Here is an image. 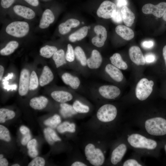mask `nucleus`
Segmentation results:
<instances>
[{"instance_id": "nucleus-1", "label": "nucleus", "mask_w": 166, "mask_h": 166, "mask_svg": "<svg viewBox=\"0 0 166 166\" xmlns=\"http://www.w3.org/2000/svg\"><path fill=\"white\" fill-rule=\"evenodd\" d=\"M145 128L150 135L162 136L166 135V119L156 117L147 120L145 122Z\"/></svg>"}, {"instance_id": "nucleus-2", "label": "nucleus", "mask_w": 166, "mask_h": 166, "mask_svg": "<svg viewBox=\"0 0 166 166\" xmlns=\"http://www.w3.org/2000/svg\"><path fill=\"white\" fill-rule=\"evenodd\" d=\"M127 140L131 146L136 148L153 150L157 145L155 140L138 133L130 135L127 138Z\"/></svg>"}, {"instance_id": "nucleus-3", "label": "nucleus", "mask_w": 166, "mask_h": 166, "mask_svg": "<svg viewBox=\"0 0 166 166\" xmlns=\"http://www.w3.org/2000/svg\"><path fill=\"white\" fill-rule=\"evenodd\" d=\"M85 154L87 160L92 165L100 166L104 162L105 157L101 150L96 148L93 144L89 143L85 147Z\"/></svg>"}, {"instance_id": "nucleus-4", "label": "nucleus", "mask_w": 166, "mask_h": 166, "mask_svg": "<svg viewBox=\"0 0 166 166\" xmlns=\"http://www.w3.org/2000/svg\"><path fill=\"white\" fill-rule=\"evenodd\" d=\"M154 83L152 80H148L144 78L137 83L135 89V94L137 99L140 101L147 99L152 93Z\"/></svg>"}, {"instance_id": "nucleus-5", "label": "nucleus", "mask_w": 166, "mask_h": 166, "mask_svg": "<svg viewBox=\"0 0 166 166\" xmlns=\"http://www.w3.org/2000/svg\"><path fill=\"white\" fill-rule=\"evenodd\" d=\"M116 107L110 104L104 105L98 109L97 117L98 119L103 122H109L114 120L117 114Z\"/></svg>"}, {"instance_id": "nucleus-6", "label": "nucleus", "mask_w": 166, "mask_h": 166, "mask_svg": "<svg viewBox=\"0 0 166 166\" xmlns=\"http://www.w3.org/2000/svg\"><path fill=\"white\" fill-rule=\"evenodd\" d=\"M28 24L25 22L15 21L9 24L6 28V33L13 36L19 38L26 36L28 33Z\"/></svg>"}, {"instance_id": "nucleus-7", "label": "nucleus", "mask_w": 166, "mask_h": 166, "mask_svg": "<svg viewBox=\"0 0 166 166\" xmlns=\"http://www.w3.org/2000/svg\"><path fill=\"white\" fill-rule=\"evenodd\" d=\"M116 10L114 3L109 1H105L101 4L97 13L99 17L109 19L112 18Z\"/></svg>"}, {"instance_id": "nucleus-8", "label": "nucleus", "mask_w": 166, "mask_h": 166, "mask_svg": "<svg viewBox=\"0 0 166 166\" xmlns=\"http://www.w3.org/2000/svg\"><path fill=\"white\" fill-rule=\"evenodd\" d=\"M142 10L145 14H152L155 17L160 18L163 16L166 10V2H161L156 5L146 4L143 6Z\"/></svg>"}, {"instance_id": "nucleus-9", "label": "nucleus", "mask_w": 166, "mask_h": 166, "mask_svg": "<svg viewBox=\"0 0 166 166\" xmlns=\"http://www.w3.org/2000/svg\"><path fill=\"white\" fill-rule=\"evenodd\" d=\"M100 94L108 99H115L120 94L121 90L117 87L113 85H104L100 87L98 90Z\"/></svg>"}, {"instance_id": "nucleus-10", "label": "nucleus", "mask_w": 166, "mask_h": 166, "mask_svg": "<svg viewBox=\"0 0 166 166\" xmlns=\"http://www.w3.org/2000/svg\"><path fill=\"white\" fill-rule=\"evenodd\" d=\"M94 31L97 36L92 39L93 44L98 47L103 46L107 38V32L106 29L101 25H97L94 28Z\"/></svg>"}, {"instance_id": "nucleus-11", "label": "nucleus", "mask_w": 166, "mask_h": 166, "mask_svg": "<svg viewBox=\"0 0 166 166\" xmlns=\"http://www.w3.org/2000/svg\"><path fill=\"white\" fill-rule=\"evenodd\" d=\"M30 76L28 70L26 69L22 70L20 75L18 88V93L21 96H24L28 93Z\"/></svg>"}, {"instance_id": "nucleus-12", "label": "nucleus", "mask_w": 166, "mask_h": 166, "mask_svg": "<svg viewBox=\"0 0 166 166\" xmlns=\"http://www.w3.org/2000/svg\"><path fill=\"white\" fill-rule=\"evenodd\" d=\"M129 54L131 60L137 65H144L146 62L142 52L138 46H133L129 50Z\"/></svg>"}, {"instance_id": "nucleus-13", "label": "nucleus", "mask_w": 166, "mask_h": 166, "mask_svg": "<svg viewBox=\"0 0 166 166\" xmlns=\"http://www.w3.org/2000/svg\"><path fill=\"white\" fill-rule=\"evenodd\" d=\"M127 149V146L124 144H121L116 147L111 154V163L113 164L116 165L120 162L124 155Z\"/></svg>"}, {"instance_id": "nucleus-14", "label": "nucleus", "mask_w": 166, "mask_h": 166, "mask_svg": "<svg viewBox=\"0 0 166 166\" xmlns=\"http://www.w3.org/2000/svg\"><path fill=\"white\" fill-rule=\"evenodd\" d=\"M102 61V57L99 52L94 49L92 51L90 57L87 60V65L90 69H97L101 66Z\"/></svg>"}, {"instance_id": "nucleus-15", "label": "nucleus", "mask_w": 166, "mask_h": 166, "mask_svg": "<svg viewBox=\"0 0 166 166\" xmlns=\"http://www.w3.org/2000/svg\"><path fill=\"white\" fill-rule=\"evenodd\" d=\"M15 13L25 18L31 19L34 18V12L30 8L21 5H16L13 8Z\"/></svg>"}, {"instance_id": "nucleus-16", "label": "nucleus", "mask_w": 166, "mask_h": 166, "mask_svg": "<svg viewBox=\"0 0 166 166\" xmlns=\"http://www.w3.org/2000/svg\"><path fill=\"white\" fill-rule=\"evenodd\" d=\"M105 71L114 80L118 82L122 81L123 75L120 69L113 65L108 64L105 66Z\"/></svg>"}, {"instance_id": "nucleus-17", "label": "nucleus", "mask_w": 166, "mask_h": 166, "mask_svg": "<svg viewBox=\"0 0 166 166\" xmlns=\"http://www.w3.org/2000/svg\"><path fill=\"white\" fill-rule=\"evenodd\" d=\"M116 33L124 39L130 40L132 39L134 36V34L133 30L123 25L117 26L115 28Z\"/></svg>"}, {"instance_id": "nucleus-18", "label": "nucleus", "mask_w": 166, "mask_h": 166, "mask_svg": "<svg viewBox=\"0 0 166 166\" xmlns=\"http://www.w3.org/2000/svg\"><path fill=\"white\" fill-rule=\"evenodd\" d=\"M79 20L71 18L68 19L65 22L59 26V31L62 34H65L69 32L71 28L75 27L80 24Z\"/></svg>"}, {"instance_id": "nucleus-19", "label": "nucleus", "mask_w": 166, "mask_h": 166, "mask_svg": "<svg viewBox=\"0 0 166 166\" xmlns=\"http://www.w3.org/2000/svg\"><path fill=\"white\" fill-rule=\"evenodd\" d=\"M54 15L49 9L46 10L42 14L39 26L41 29L46 28L49 26L54 20Z\"/></svg>"}, {"instance_id": "nucleus-20", "label": "nucleus", "mask_w": 166, "mask_h": 166, "mask_svg": "<svg viewBox=\"0 0 166 166\" xmlns=\"http://www.w3.org/2000/svg\"><path fill=\"white\" fill-rule=\"evenodd\" d=\"M51 95L55 101L61 103H64L70 101L73 98L70 93L63 91H53L51 93Z\"/></svg>"}, {"instance_id": "nucleus-21", "label": "nucleus", "mask_w": 166, "mask_h": 166, "mask_svg": "<svg viewBox=\"0 0 166 166\" xmlns=\"http://www.w3.org/2000/svg\"><path fill=\"white\" fill-rule=\"evenodd\" d=\"M53 75L50 68L45 66L39 79V84L41 86H43L50 82L53 80Z\"/></svg>"}, {"instance_id": "nucleus-22", "label": "nucleus", "mask_w": 166, "mask_h": 166, "mask_svg": "<svg viewBox=\"0 0 166 166\" xmlns=\"http://www.w3.org/2000/svg\"><path fill=\"white\" fill-rule=\"evenodd\" d=\"M123 20L126 26H131L135 18L134 14L127 6L122 7L121 10Z\"/></svg>"}, {"instance_id": "nucleus-23", "label": "nucleus", "mask_w": 166, "mask_h": 166, "mask_svg": "<svg viewBox=\"0 0 166 166\" xmlns=\"http://www.w3.org/2000/svg\"><path fill=\"white\" fill-rule=\"evenodd\" d=\"M61 77L63 81L65 84L69 85L73 89H77L80 85V81L79 78L69 73H64Z\"/></svg>"}, {"instance_id": "nucleus-24", "label": "nucleus", "mask_w": 166, "mask_h": 166, "mask_svg": "<svg viewBox=\"0 0 166 166\" xmlns=\"http://www.w3.org/2000/svg\"><path fill=\"white\" fill-rule=\"evenodd\" d=\"M48 101L46 97L41 96L32 98L30 102V105L35 109L41 110L46 107Z\"/></svg>"}, {"instance_id": "nucleus-25", "label": "nucleus", "mask_w": 166, "mask_h": 166, "mask_svg": "<svg viewBox=\"0 0 166 166\" xmlns=\"http://www.w3.org/2000/svg\"><path fill=\"white\" fill-rule=\"evenodd\" d=\"M110 59L112 65L119 69L125 70L127 69V64L123 60L119 53H114L110 57Z\"/></svg>"}, {"instance_id": "nucleus-26", "label": "nucleus", "mask_w": 166, "mask_h": 166, "mask_svg": "<svg viewBox=\"0 0 166 166\" xmlns=\"http://www.w3.org/2000/svg\"><path fill=\"white\" fill-rule=\"evenodd\" d=\"M88 29V27L87 26L81 27L69 36V40L71 42H74L77 41L81 40L87 35Z\"/></svg>"}, {"instance_id": "nucleus-27", "label": "nucleus", "mask_w": 166, "mask_h": 166, "mask_svg": "<svg viewBox=\"0 0 166 166\" xmlns=\"http://www.w3.org/2000/svg\"><path fill=\"white\" fill-rule=\"evenodd\" d=\"M53 59L57 68H58L66 63L64 51L62 49L57 50L53 55Z\"/></svg>"}, {"instance_id": "nucleus-28", "label": "nucleus", "mask_w": 166, "mask_h": 166, "mask_svg": "<svg viewBox=\"0 0 166 166\" xmlns=\"http://www.w3.org/2000/svg\"><path fill=\"white\" fill-rule=\"evenodd\" d=\"M18 43L16 41L10 42L4 48L0 50V54L2 55L7 56L12 54L18 48Z\"/></svg>"}, {"instance_id": "nucleus-29", "label": "nucleus", "mask_w": 166, "mask_h": 166, "mask_svg": "<svg viewBox=\"0 0 166 166\" xmlns=\"http://www.w3.org/2000/svg\"><path fill=\"white\" fill-rule=\"evenodd\" d=\"M60 113L64 117H69L77 113L73 106L65 103H61L60 105Z\"/></svg>"}, {"instance_id": "nucleus-30", "label": "nucleus", "mask_w": 166, "mask_h": 166, "mask_svg": "<svg viewBox=\"0 0 166 166\" xmlns=\"http://www.w3.org/2000/svg\"><path fill=\"white\" fill-rule=\"evenodd\" d=\"M15 115L14 111L8 109L1 108L0 109V122L3 123L6 120L13 118Z\"/></svg>"}, {"instance_id": "nucleus-31", "label": "nucleus", "mask_w": 166, "mask_h": 166, "mask_svg": "<svg viewBox=\"0 0 166 166\" xmlns=\"http://www.w3.org/2000/svg\"><path fill=\"white\" fill-rule=\"evenodd\" d=\"M57 51V48L54 46L46 45L41 48L40 55L47 58L51 57Z\"/></svg>"}, {"instance_id": "nucleus-32", "label": "nucleus", "mask_w": 166, "mask_h": 166, "mask_svg": "<svg viewBox=\"0 0 166 166\" xmlns=\"http://www.w3.org/2000/svg\"><path fill=\"white\" fill-rule=\"evenodd\" d=\"M57 131L60 133H63L66 132L73 133L76 131L75 125L73 123H70L65 121L57 127Z\"/></svg>"}, {"instance_id": "nucleus-33", "label": "nucleus", "mask_w": 166, "mask_h": 166, "mask_svg": "<svg viewBox=\"0 0 166 166\" xmlns=\"http://www.w3.org/2000/svg\"><path fill=\"white\" fill-rule=\"evenodd\" d=\"M74 50L76 59L80 61L82 65L85 66L87 65V60L83 50L80 47L77 46Z\"/></svg>"}, {"instance_id": "nucleus-34", "label": "nucleus", "mask_w": 166, "mask_h": 166, "mask_svg": "<svg viewBox=\"0 0 166 166\" xmlns=\"http://www.w3.org/2000/svg\"><path fill=\"white\" fill-rule=\"evenodd\" d=\"M61 122L60 116L55 114L52 117L49 118L44 121V124L52 128H55Z\"/></svg>"}, {"instance_id": "nucleus-35", "label": "nucleus", "mask_w": 166, "mask_h": 166, "mask_svg": "<svg viewBox=\"0 0 166 166\" xmlns=\"http://www.w3.org/2000/svg\"><path fill=\"white\" fill-rule=\"evenodd\" d=\"M73 106L75 110L77 113H87L89 110L88 106L82 104L78 100H76L74 101Z\"/></svg>"}, {"instance_id": "nucleus-36", "label": "nucleus", "mask_w": 166, "mask_h": 166, "mask_svg": "<svg viewBox=\"0 0 166 166\" xmlns=\"http://www.w3.org/2000/svg\"><path fill=\"white\" fill-rule=\"evenodd\" d=\"M39 83L37 75L34 71H33L30 76L29 90H32L36 89L38 87Z\"/></svg>"}, {"instance_id": "nucleus-37", "label": "nucleus", "mask_w": 166, "mask_h": 166, "mask_svg": "<svg viewBox=\"0 0 166 166\" xmlns=\"http://www.w3.org/2000/svg\"><path fill=\"white\" fill-rule=\"evenodd\" d=\"M0 139L7 142L10 141L11 140L9 130L2 125H0Z\"/></svg>"}, {"instance_id": "nucleus-38", "label": "nucleus", "mask_w": 166, "mask_h": 166, "mask_svg": "<svg viewBox=\"0 0 166 166\" xmlns=\"http://www.w3.org/2000/svg\"><path fill=\"white\" fill-rule=\"evenodd\" d=\"M75 56L74 50L71 44H68L65 55L66 60L69 62H72L74 60Z\"/></svg>"}, {"instance_id": "nucleus-39", "label": "nucleus", "mask_w": 166, "mask_h": 166, "mask_svg": "<svg viewBox=\"0 0 166 166\" xmlns=\"http://www.w3.org/2000/svg\"><path fill=\"white\" fill-rule=\"evenodd\" d=\"M45 161L44 158L40 157L34 158L28 164L29 166H44Z\"/></svg>"}, {"instance_id": "nucleus-40", "label": "nucleus", "mask_w": 166, "mask_h": 166, "mask_svg": "<svg viewBox=\"0 0 166 166\" xmlns=\"http://www.w3.org/2000/svg\"><path fill=\"white\" fill-rule=\"evenodd\" d=\"M111 18L113 21L116 23H121L123 21L121 12L119 10H116Z\"/></svg>"}, {"instance_id": "nucleus-41", "label": "nucleus", "mask_w": 166, "mask_h": 166, "mask_svg": "<svg viewBox=\"0 0 166 166\" xmlns=\"http://www.w3.org/2000/svg\"><path fill=\"white\" fill-rule=\"evenodd\" d=\"M123 166H141L136 160L130 159L126 160L123 163Z\"/></svg>"}, {"instance_id": "nucleus-42", "label": "nucleus", "mask_w": 166, "mask_h": 166, "mask_svg": "<svg viewBox=\"0 0 166 166\" xmlns=\"http://www.w3.org/2000/svg\"><path fill=\"white\" fill-rule=\"evenodd\" d=\"M46 129L51 137L54 141H61V139L57 135L55 131L52 128H47Z\"/></svg>"}, {"instance_id": "nucleus-43", "label": "nucleus", "mask_w": 166, "mask_h": 166, "mask_svg": "<svg viewBox=\"0 0 166 166\" xmlns=\"http://www.w3.org/2000/svg\"><path fill=\"white\" fill-rule=\"evenodd\" d=\"M145 62L151 63L154 62L156 60L155 55L152 53L147 54L144 57Z\"/></svg>"}, {"instance_id": "nucleus-44", "label": "nucleus", "mask_w": 166, "mask_h": 166, "mask_svg": "<svg viewBox=\"0 0 166 166\" xmlns=\"http://www.w3.org/2000/svg\"><path fill=\"white\" fill-rule=\"evenodd\" d=\"M44 133L45 139L47 142L51 145L53 144L54 142V141L52 139L51 136L48 132L46 128L44 130Z\"/></svg>"}, {"instance_id": "nucleus-45", "label": "nucleus", "mask_w": 166, "mask_h": 166, "mask_svg": "<svg viewBox=\"0 0 166 166\" xmlns=\"http://www.w3.org/2000/svg\"><path fill=\"white\" fill-rule=\"evenodd\" d=\"M15 0H1V5L4 8L10 7L14 3Z\"/></svg>"}, {"instance_id": "nucleus-46", "label": "nucleus", "mask_w": 166, "mask_h": 166, "mask_svg": "<svg viewBox=\"0 0 166 166\" xmlns=\"http://www.w3.org/2000/svg\"><path fill=\"white\" fill-rule=\"evenodd\" d=\"M28 154L29 156L32 157L34 158L37 156L38 152L36 147H33L28 149Z\"/></svg>"}, {"instance_id": "nucleus-47", "label": "nucleus", "mask_w": 166, "mask_h": 166, "mask_svg": "<svg viewBox=\"0 0 166 166\" xmlns=\"http://www.w3.org/2000/svg\"><path fill=\"white\" fill-rule=\"evenodd\" d=\"M154 42L152 41H144L142 43V46L145 49L152 48L154 45Z\"/></svg>"}, {"instance_id": "nucleus-48", "label": "nucleus", "mask_w": 166, "mask_h": 166, "mask_svg": "<svg viewBox=\"0 0 166 166\" xmlns=\"http://www.w3.org/2000/svg\"><path fill=\"white\" fill-rule=\"evenodd\" d=\"M24 136L23 137L22 139L21 143L22 145H25L27 144L30 140L31 138V136L30 133Z\"/></svg>"}, {"instance_id": "nucleus-49", "label": "nucleus", "mask_w": 166, "mask_h": 166, "mask_svg": "<svg viewBox=\"0 0 166 166\" xmlns=\"http://www.w3.org/2000/svg\"><path fill=\"white\" fill-rule=\"evenodd\" d=\"M20 131L21 133L23 135L30 133V129L22 125L20 128Z\"/></svg>"}, {"instance_id": "nucleus-50", "label": "nucleus", "mask_w": 166, "mask_h": 166, "mask_svg": "<svg viewBox=\"0 0 166 166\" xmlns=\"http://www.w3.org/2000/svg\"><path fill=\"white\" fill-rule=\"evenodd\" d=\"M127 0H117L116 4L117 7L120 8L126 6L127 5Z\"/></svg>"}, {"instance_id": "nucleus-51", "label": "nucleus", "mask_w": 166, "mask_h": 166, "mask_svg": "<svg viewBox=\"0 0 166 166\" xmlns=\"http://www.w3.org/2000/svg\"><path fill=\"white\" fill-rule=\"evenodd\" d=\"M37 145V140L35 139L30 140L27 143V147L28 149L33 147H36Z\"/></svg>"}, {"instance_id": "nucleus-52", "label": "nucleus", "mask_w": 166, "mask_h": 166, "mask_svg": "<svg viewBox=\"0 0 166 166\" xmlns=\"http://www.w3.org/2000/svg\"><path fill=\"white\" fill-rule=\"evenodd\" d=\"M30 5L33 6H37L39 4L38 0H24Z\"/></svg>"}, {"instance_id": "nucleus-53", "label": "nucleus", "mask_w": 166, "mask_h": 166, "mask_svg": "<svg viewBox=\"0 0 166 166\" xmlns=\"http://www.w3.org/2000/svg\"><path fill=\"white\" fill-rule=\"evenodd\" d=\"M8 165V162L7 159L5 158L0 159V166H7Z\"/></svg>"}, {"instance_id": "nucleus-54", "label": "nucleus", "mask_w": 166, "mask_h": 166, "mask_svg": "<svg viewBox=\"0 0 166 166\" xmlns=\"http://www.w3.org/2000/svg\"><path fill=\"white\" fill-rule=\"evenodd\" d=\"M71 166H87L85 163L80 161H76L72 163Z\"/></svg>"}, {"instance_id": "nucleus-55", "label": "nucleus", "mask_w": 166, "mask_h": 166, "mask_svg": "<svg viewBox=\"0 0 166 166\" xmlns=\"http://www.w3.org/2000/svg\"><path fill=\"white\" fill-rule=\"evenodd\" d=\"M163 55L166 65V45H165L163 48Z\"/></svg>"}, {"instance_id": "nucleus-56", "label": "nucleus", "mask_w": 166, "mask_h": 166, "mask_svg": "<svg viewBox=\"0 0 166 166\" xmlns=\"http://www.w3.org/2000/svg\"><path fill=\"white\" fill-rule=\"evenodd\" d=\"M4 72V68L3 67L2 65H0V80H1L3 76V74Z\"/></svg>"}, {"instance_id": "nucleus-57", "label": "nucleus", "mask_w": 166, "mask_h": 166, "mask_svg": "<svg viewBox=\"0 0 166 166\" xmlns=\"http://www.w3.org/2000/svg\"><path fill=\"white\" fill-rule=\"evenodd\" d=\"M163 18L164 20L166 21V10L163 16Z\"/></svg>"}, {"instance_id": "nucleus-58", "label": "nucleus", "mask_w": 166, "mask_h": 166, "mask_svg": "<svg viewBox=\"0 0 166 166\" xmlns=\"http://www.w3.org/2000/svg\"><path fill=\"white\" fill-rule=\"evenodd\" d=\"M20 165L17 164H14L12 165V166H19Z\"/></svg>"}, {"instance_id": "nucleus-59", "label": "nucleus", "mask_w": 166, "mask_h": 166, "mask_svg": "<svg viewBox=\"0 0 166 166\" xmlns=\"http://www.w3.org/2000/svg\"><path fill=\"white\" fill-rule=\"evenodd\" d=\"M3 157V156L2 154L0 155V159L2 158Z\"/></svg>"}, {"instance_id": "nucleus-60", "label": "nucleus", "mask_w": 166, "mask_h": 166, "mask_svg": "<svg viewBox=\"0 0 166 166\" xmlns=\"http://www.w3.org/2000/svg\"><path fill=\"white\" fill-rule=\"evenodd\" d=\"M164 149L166 153V144L164 146Z\"/></svg>"}]
</instances>
